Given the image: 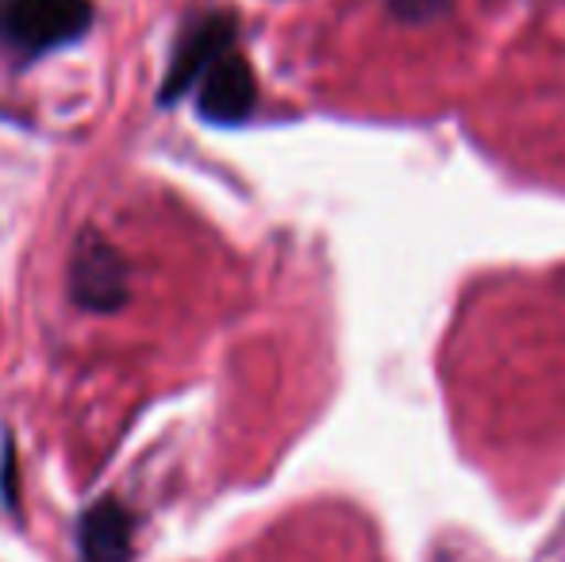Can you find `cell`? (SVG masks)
I'll list each match as a JSON object with an SVG mask.
<instances>
[{
    "label": "cell",
    "mask_w": 565,
    "mask_h": 562,
    "mask_svg": "<svg viewBox=\"0 0 565 562\" xmlns=\"http://www.w3.org/2000/svg\"><path fill=\"white\" fill-rule=\"evenodd\" d=\"M89 20V0H0V43L23 59H35L85 35Z\"/></svg>",
    "instance_id": "obj_1"
},
{
    "label": "cell",
    "mask_w": 565,
    "mask_h": 562,
    "mask_svg": "<svg viewBox=\"0 0 565 562\" xmlns=\"http://www.w3.org/2000/svg\"><path fill=\"white\" fill-rule=\"evenodd\" d=\"M254 74L238 54H224L209 66L204 74V85H201V116L212 124H238L250 116L254 108Z\"/></svg>",
    "instance_id": "obj_2"
},
{
    "label": "cell",
    "mask_w": 565,
    "mask_h": 562,
    "mask_svg": "<svg viewBox=\"0 0 565 562\" xmlns=\"http://www.w3.org/2000/svg\"><path fill=\"white\" fill-rule=\"evenodd\" d=\"M231 39H235V20L231 15H209L204 23H196L185 35V43L178 46V59H173V70L162 85V100L181 97L196 77L209 74L212 62L231 51Z\"/></svg>",
    "instance_id": "obj_3"
},
{
    "label": "cell",
    "mask_w": 565,
    "mask_h": 562,
    "mask_svg": "<svg viewBox=\"0 0 565 562\" xmlns=\"http://www.w3.org/2000/svg\"><path fill=\"white\" fill-rule=\"evenodd\" d=\"M85 562H124L131 551V524L116 501H105L85 517Z\"/></svg>",
    "instance_id": "obj_4"
},
{
    "label": "cell",
    "mask_w": 565,
    "mask_h": 562,
    "mask_svg": "<svg viewBox=\"0 0 565 562\" xmlns=\"http://www.w3.org/2000/svg\"><path fill=\"white\" fill-rule=\"evenodd\" d=\"M388 12L401 23H431L450 12V0H388Z\"/></svg>",
    "instance_id": "obj_5"
}]
</instances>
